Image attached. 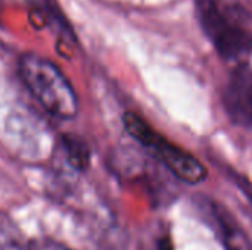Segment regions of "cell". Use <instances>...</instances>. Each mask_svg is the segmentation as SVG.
Masks as SVG:
<instances>
[{
  "instance_id": "obj_1",
  "label": "cell",
  "mask_w": 252,
  "mask_h": 250,
  "mask_svg": "<svg viewBox=\"0 0 252 250\" xmlns=\"http://www.w3.org/2000/svg\"><path fill=\"white\" fill-rule=\"evenodd\" d=\"M18 66L25 87L46 112L62 119H71L78 113L77 94L52 60L37 53H24Z\"/></svg>"
},
{
  "instance_id": "obj_2",
  "label": "cell",
  "mask_w": 252,
  "mask_h": 250,
  "mask_svg": "<svg viewBox=\"0 0 252 250\" xmlns=\"http://www.w3.org/2000/svg\"><path fill=\"white\" fill-rule=\"evenodd\" d=\"M123 125L127 134L145 147L177 180L189 186H196L207 180L208 171L195 155L167 140L136 112H126L123 115Z\"/></svg>"
},
{
  "instance_id": "obj_3",
  "label": "cell",
  "mask_w": 252,
  "mask_h": 250,
  "mask_svg": "<svg viewBox=\"0 0 252 250\" xmlns=\"http://www.w3.org/2000/svg\"><path fill=\"white\" fill-rule=\"evenodd\" d=\"M195 16L202 32L224 60L247 62L252 55V34L233 22L216 0H196Z\"/></svg>"
},
{
  "instance_id": "obj_4",
  "label": "cell",
  "mask_w": 252,
  "mask_h": 250,
  "mask_svg": "<svg viewBox=\"0 0 252 250\" xmlns=\"http://www.w3.org/2000/svg\"><path fill=\"white\" fill-rule=\"evenodd\" d=\"M223 105L232 122L252 128V66L248 62L238 63L230 72L223 90Z\"/></svg>"
},
{
  "instance_id": "obj_5",
  "label": "cell",
  "mask_w": 252,
  "mask_h": 250,
  "mask_svg": "<svg viewBox=\"0 0 252 250\" xmlns=\"http://www.w3.org/2000/svg\"><path fill=\"white\" fill-rule=\"evenodd\" d=\"M211 215L224 250H252V240L238 221L223 206L213 203Z\"/></svg>"
},
{
  "instance_id": "obj_6",
  "label": "cell",
  "mask_w": 252,
  "mask_h": 250,
  "mask_svg": "<svg viewBox=\"0 0 252 250\" xmlns=\"http://www.w3.org/2000/svg\"><path fill=\"white\" fill-rule=\"evenodd\" d=\"M27 3L32 27H52L62 38L66 40L68 44L75 40V35L72 34L63 15L59 12V7L56 6L55 0H27Z\"/></svg>"
},
{
  "instance_id": "obj_7",
  "label": "cell",
  "mask_w": 252,
  "mask_h": 250,
  "mask_svg": "<svg viewBox=\"0 0 252 250\" xmlns=\"http://www.w3.org/2000/svg\"><path fill=\"white\" fill-rule=\"evenodd\" d=\"M62 149L69 167L75 171H84L90 164V149L77 136L66 134L62 137Z\"/></svg>"
},
{
  "instance_id": "obj_8",
  "label": "cell",
  "mask_w": 252,
  "mask_h": 250,
  "mask_svg": "<svg viewBox=\"0 0 252 250\" xmlns=\"http://www.w3.org/2000/svg\"><path fill=\"white\" fill-rule=\"evenodd\" d=\"M28 242L13 220L0 212V250H28Z\"/></svg>"
},
{
  "instance_id": "obj_9",
  "label": "cell",
  "mask_w": 252,
  "mask_h": 250,
  "mask_svg": "<svg viewBox=\"0 0 252 250\" xmlns=\"http://www.w3.org/2000/svg\"><path fill=\"white\" fill-rule=\"evenodd\" d=\"M28 250H72L50 239H34L28 242Z\"/></svg>"
},
{
  "instance_id": "obj_10",
  "label": "cell",
  "mask_w": 252,
  "mask_h": 250,
  "mask_svg": "<svg viewBox=\"0 0 252 250\" xmlns=\"http://www.w3.org/2000/svg\"><path fill=\"white\" fill-rule=\"evenodd\" d=\"M0 9H1V0H0Z\"/></svg>"
}]
</instances>
